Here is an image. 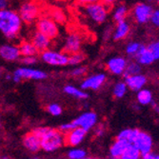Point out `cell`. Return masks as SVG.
<instances>
[{
	"label": "cell",
	"instance_id": "1",
	"mask_svg": "<svg viewBox=\"0 0 159 159\" xmlns=\"http://www.w3.org/2000/svg\"><path fill=\"white\" fill-rule=\"evenodd\" d=\"M23 28V21L18 11L5 9L0 11V33L8 40L16 39Z\"/></svg>",
	"mask_w": 159,
	"mask_h": 159
},
{
	"label": "cell",
	"instance_id": "2",
	"mask_svg": "<svg viewBox=\"0 0 159 159\" xmlns=\"http://www.w3.org/2000/svg\"><path fill=\"white\" fill-rule=\"evenodd\" d=\"M41 150L45 152H55L64 147L65 134L59 131V129H53L48 127L46 133L40 137Z\"/></svg>",
	"mask_w": 159,
	"mask_h": 159
},
{
	"label": "cell",
	"instance_id": "3",
	"mask_svg": "<svg viewBox=\"0 0 159 159\" xmlns=\"http://www.w3.org/2000/svg\"><path fill=\"white\" fill-rule=\"evenodd\" d=\"M48 77L46 71L33 67H20L11 74V80L19 83L22 80H44Z\"/></svg>",
	"mask_w": 159,
	"mask_h": 159
},
{
	"label": "cell",
	"instance_id": "4",
	"mask_svg": "<svg viewBox=\"0 0 159 159\" xmlns=\"http://www.w3.org/2000/svg\"><path fill=\"white\" fill-rule=\"evenodd\" d=\"M85 16L95 24L104 23L109 16V7L102 1L84 6Z\"/></svg>",
	"mask_w": 159,
	"mask_h": 159
},
{
	"label": "cell",
	"instance_id": "5",
	"mask_svg": "<svg viewBox=\"0 0 159 159\" xmlns=\"http://www.w3.org/2000/svg\"><path fill=\"white\" fill-rule=\"evenodd\" d=\"M19 16L25 24H33L41 16V8L35 1L23 2L17 11Z\"/></svg>",
	"mask_w": 159,
	"mask_h": 159
},
{
	"label": "cell",
	"instance_id": "6",
	"mask_svg": "<svg viewBox=\"0 0 159 159\" xmlns=\"http://www.w3.org/2000/svg\"><path fill=\"white\" fill-rule=\"evenodd\" d=\"M41 60L52 67H64L69 65V54L63 51L48 49L40 52Z\"/></svg>",
	"mask_w": 159,
	"mask_h": 159
},
{
	"label": "cell",
	"instance_id": "7",
	"mask_svg": "<svg viewBox=\"0 0 159 159\" xmlns=\"http://www.w3.org/2000/svg\"><path fill=\"white\" fill-rule=\"evenodd\" d=\"M35 29L51 39H55L59 35L58 23H56L50 16H40L35 22Z\"/></svg>",
	"mask_w": 159,
	"mask_h": 159
},
{
	"label": "cell",
	"instance_id": "8",
	"mask_svg": "<svg viewBox=\"0 0 159 159\" xmlns=\"http://www.w3.org/2000/svg\"><path fill=\"white\" fill-rule=\"evenodd\" d=\"M107 75L104 73H97L87 76L81 82V89L85 91H97L105 84Z\"/></svg>",
	"mask_w": 159,
	"mask_h": 159
},
{
	"label": "cell",
	"instance_id": "9",
	"mask_svg": "<svg viewBox=\"0 0 159 159\" xmlns=\"http://www.w3.org/2000/svg\"><path fill=\"white\" fill-rule=\"evenodd\" d=\"M21 52L19 45L12 43H5L0 46V57L7 62H16L20 60Z\"/></svg>",
	"mask_w": 159,
	"mask_h": 159
},
{
	"label": "cell",
	"instance_id": "10",
	"mask_svg": "<svg viewBox=\"0 0 159 159\" xmlns=\"http://www.w3.org/2000/svg\"><path fill=\"white\" fill-rule=\"evenodd\" d=\"M97 114L93 111H85L73 121L75 127H79L84 129L86 132H89L94 128L97 124Z\"/></svg>",
	"mask_w": 159,
	"mask_h": 159
},
{
	"label": "cell",
	"instance_id": "11",
	"mask_svg": "<svg viewBox=\"0 0 159 159\" xmlns=\"http://www.w3.org/2000/svg\"><path fill=\"white\" fill-rule=\"evenodd\" d=\"M133 143L139 150L141 153V157L152 151V147H153L152 137L145 132L139 131Z\"/></svg>",
	"mask_w": 159,
	"mask_h": 159
},
{
	"label": "cell",
	"instance_id": "12",
	"mask_svg": "<svg viewBox=\"0 0 159 159\" xmlns=\"http://www.w3.org/2000/svg\"><path fill=\"white\" fill-rule=\"evenodd\" d=\"M153 8L148 3H138L134 6L133 16L138 24H146L150 21Z\"/></svg>",
	"mask_w": 159,
	"mask_h": 159
},
{
	"label": "cell",
	"instance_id": "13",
	"mask_svg": "<svg viewBox=\"0 0 159 159\" xmlns=\"http://www.w3.org/2000/svg\"><path fill=\"white\" fill-rule=\"evenodd\" d=\"M87 133L84 129L75 127L67 134H65V144L70 147H77L85 140Z\"/></svg>",
	"mask_w": 159,
	"mask_h": 159
},
{
	"label": "cell",
	"instance_id": "14",
	"mask_svg": "<svg viewBox=\"0 0 159 159\" xmlns=\"http://www.w3.org/2000/svg\"><path fill=\"white\" fill-rule=\"evenodd\" d=\"M128 61L123 56H113L106 63V68L109 73L114 75H123Z\"/></svg>",
	"mask_w": 159,
	"mask_h": 159
},
{
	"label": "cell",
	"instance_id": "15",
	"mask_svg": "<svg viewBox=\"0 0 159 159\" xmlns=\"http://www.w3.org/2000/svg\"><path fill=\"white\" fill-rule=\"evenodd\" d=\"M82 46V37L76 33H71L67 35L63 44V52L68 54H71L80 52Z\"/></svg>",
	"mask_w": 159,
	"mask_h": 159
},
{
	"label": "cell",
	"instance_id": "16",
	"mask_svg": "<svg viewBox=\"0 0 159 159\" xmlns=\"http://www.w3.org/2000/svg\"><path fill=\"white\" fill-rule=\"evenodd\" d=\"M22 145L28 152L32 153H36L41 150L40 137L32 131L23 136Z\"/></svg>",
	"mask_w": 159,
	"mask_h": 159
},
{
	"label": "cell",
	"instance_id": "17",
	"mask_svg": "<svg viewBox=\"0 0 159 159\" xmlns=\"http://www.w3.org/2000/svg\"><path fill=\"white\" fill-rule=\"evenodd\" d=\"M31 41L33 42V44L35 46L37 51L39 52H41L43 51H46V50L51 48L52 39H51L50 37H48L44 34H42L40 32H38L37 30H35V32H34L32 34Z\"/></svg>",
	"mask_w": 159,
	"mask_h": 159
},
{
	"label": "cell",
	"instance_id": "18",
	"mask_svg": "<svg viewBox=\"0 0 159 159\" xmlns=\"http://www.w3.org/2000/svg\"><path fill=\"white\" fill-rule=\"evenodd\" d=\"M125 82L129 90L137 92L143 88H145V85L147 84V77L140 73L134 75L125 77Z\"/></svg>",
	"mask_w": 159,
	"mask_h": 159
},
{
	"label": "cell",
	"instance_id": "19",
	"mask_svg": "<svg viewBox=\"0 0 159 159\" xmlns=\"http://www.w3.org/2000/svg\"><path fill=\"white\" fill-rule=\"evenodd\" d=\"M131 32V26L126 21H119L116 24V27L112 31V39L114 41H120L125 39Z\"/></svg>",
	"mask_w": 159,
	"mask_h": 159
},
{
	"label": "cell",
	"instance_id": "20",
	"mask_svg": "<svg viewBox=\"0 0 159 159\" xmlns=\"http://www.w3.org/2000/svg\"><path fill=\"white\" fill-rule=\"evenodd\" d=\"M128 144H129L128 142L116 138V140H115L110 147V151H109L110 157L113 159H121L122 154L124 153Z\"/></svg>",
	"mask_w": 159,
	"mask_h": 159
},
{
	"label": "cell",
	"instance_id": "21",
	"mask_svg": "<svg viewBox=\"0 0 159 159\" xmlns=\"http://www.w3.org/2000/svg\"><path fill=\"white\" fill-rule=\"evenodd\" d=\"M134 59L141 66H149V65H152L155 61L153 54L151 52V51L146 46L142 47L141 51L138 52V54L136 55V57Z\"/></svg>",
	"mask_w": 159,
	"mask_h": 159
},
{
	"label": "cell",
	"instance_id": "22",
	"mask_svg": "<svg viewBox=\"0 0 159 159\" xmlns=\"http://www.w3.org/2000/svg\"><path fill=\"white\" fill-rule=\"evenodd\" d=\"M63 91L66 94L79 100H86L89 97L88 93H86L85 90L81 88H77V87L73 85H66L63 88Z\"/></svg>",
	"mask_w": 159,
	"mask_h": 159
},
{
	"label": "cell",
	"instance_id": "23",
	"mask_svg": "<svg viewBox=\"0 0 159 159\" xmlns=\"http://www.w3.org/2000/svg\"><path fill=\"white\" fill-rule=\"evenodd\" d=\"M136 100L139 105H142V106L151 105L153 102L152 93L148 89L143 88L136 92Z\"/></svg>",
	"mask_w": 159,
	"mask_h": 159
},
{
	"label": "cell",
	"instance_id": "24",
	"mask_svg": "<svg viewBox=\"0 0 159 159\" xmlns=\"http://www.w3.org/2000/svg\"><path fill=\"white\" fill-rule=\"evenodd\" d=\"M19 49H20V52H21L22 56L37 55V53L39 52L31 40H23V41H21L20 44H19Z\"/></svg>",
	"mask_w": 159,
	"mask_h": 159
},
{
	"label": "cell",
	"instance_id": "25",
	"mask_svg": "<svg viewBox=\"0 0 159 159\" xmlns=\"http://www.w3.org/2000/svg\"><path fill=\"white\" fill-rule=\"evenodd\" d=\"M140 157L141 153L136 146L134 143H129L125 149L124 153L122 154L121 159H138Z\"/></svg>",
	"mask_w": 159,
	"mask_h": 159
},
{
	"label": "cell",
	"instance_id": "26",
	"mask_svg": "<svg viewBox=\"0 0 159 159\" xmlns=\"http://www.w3.org/2000/svg\"><path fill=\"white\" fill-rule=\"evenodd\" d=\"M139 129H125L117 134V139L126 141L128 143H133L134 138L136 137Z\"/></svg>",
	"mask_w": 159,
	"mask_h": 159
},
{
	"label": "cell",
	"instance_id": "27",
	"mask_svg": "<svg viewBox=\"0 0 159 159\" xmlns=\"http://www.w3.org/2000/svg\"><path fill=\"white\" fill-rule=\"evenodd\" d=\"M128 86L125 81H119L117 83H115L113 88H112V94L115 98H123L127 93H128Z\"/></svg>",
	"mask_w": 159,
	"mask_h": 159
},
{
	"label": "cell",
	"instance_id": "28",
	"mask_svg": "<svg viewBox=\"0 0 159 159\" xmlns=\"http://www.w3.org/2000/svg\"><path fill=\"white\" fill-rule=\"evenodd\" d=\"M128 8L125 5H118L117 7H115V9L113 10L112 12V18L115 22H119V21H123L126 20L127 16H128Z\"/></svg>",
	"mask_w": 159,
	"mask_h": 159
},
{
	"label": "cell",
	"instance_id": "29",
	"mask_svg": "<svg viewBox=\"0 0 159 159\" xmlns=\"http://www.w3.org/2000/svg\"><path fill=\"white\" fill-rule=\"evenodd\" d=\"M140 73H141V65L136 60L135 61H129V62H128V64L126 66L123 76L127 77V76L134 75H137Z\"/></svg>",
	"mask_w": 159,
	"mask_h": 159
},
{
	"label": "cell",
	"instance_id": "30",
	"mask_svg": "<svg viewBox=\"0 0 159 159\" xmlns=\"http://www.w3.org/2000/svg\"><path fill=\"white\" fill-rule=\"evenodd\" d=\"M67 157L70 159H85L88 157V152L78 147H70L67 152Z\"/></svg>",
	"mask_w": 159,
	"mask_h": 159
},
{
	"label": "cell",
	"instance_id": "31",
	"mask_svg": "<svg viewBox=\"0 0 159 159\" xmlns=\"http://www.w3.org/2000/svg\"><path fill=\"white\" fill-rule=\"evenodd\" d=\"M143 46L144 45H142L141 43L135 42V41L128 43V45L126 47V53H127V55L129 56V57H132V58H135L136 55L141 51Z\"/></svg>",
	"mask_w": 159,
	"mask_h": 159
},
{
	"label": "cell",
	"instance_id": "32",
	"mask_svg": "<svg viewBox=\"0 0 159 159\" xmlns=\"http://www.w3.org/2000/svg\"><path fill=\"white\" fill-rule=\"evenodd\" d=\"M50 16L58 24H62L66 21V14L65 12L59 9V8H54L51 11Z\"/></svg>",
	"mask_w": 159,
	"mask_h": 159
},
{
	"label": "cell",
	"instance_id": "33",
	"mask_svg": "<svg viewBox=\"0 0 159 159\" xmlns=\"http://www.w3.org/2000/svg\"><path fill=\"white\" fill-rule=\"evenodd\" d=\"M85 60V55L81 52L69 54V65L70 66H78Z\"/></svg>",
	"mask_w": 159,
	"mask_h": 159
},
{
	"label": "cell",
	"instance_id": "34",
	"mask_svg": "<svg viewBox=\"0 0 159 159\" xmlns=\"http://www.w3.org/2000/svg\"><path fill=\"white\" fill-rule=\"evenodd\" d=\"M47 111L51 115H52V116H59L63 112L62 107L57 103H51L50 105H48Z\"/></svg>",
	"mask_w": 159,
	"mask_h": 159
},
{
	"label": "cell",
	"instance_id": "35",
	"mask_svg": "<svg viewBox=\"0 0 159 159\" xmlns=\"http://www.w3.org/2000/svg\"><path fill=\"white\" fill-rule=\"evenodd\" d=\"M87 74V68L83 66H75V68L70 71V76L73 77H81L84 76Z\"/></svg>",
	"mask_w": 159,
	"mask_h": 159
},
{
	"label": "cell",
	"instance_id": "36",
	"mask_svg": "<svg viewBox=\"0 0 159 159\" xmlns=\"http://www.w3.org/2000/svg\"><path fill=\"white\" fill-rule=\"evenodd\" d=\"M21 63L24 66L27 67H33L37 62V57L36 55H27V56H21L20 58Z\"/></svg>",
	"mask_w": 159,
	"mask_h": 159
},
{
	"label": "cell",
	"instance_id": "37",
	"mask_svg": "<svg viewBox=\"0 0 159 159\" xmlns=\"http://www.w3.org/2000/svg\"><path fill=\"white\" fill-rule=\"evenodd\" d=\"M147 47L151 51V52L153 54L155 60L159 59V40H155V41L151 42Z\"/></svg>",
	"mask_w": 159,
	"mask_h": 159
},
{
	"label": "cell",
	"instance_id": "38",
	"mask_svg": "<svg viewBox=\"0 0 159 159\" xmlns=\"http://www.w3.org/2000/svg\"><path fill=\"white\" fill-rule=\"evenodd\" d=\"M150 21L152 22V24L154 27L159 29V9H156V10L152 11V16H151Z\"/></svg>",
	"mask_w": 159,
	"mask_h": 159
},
{
	"label": "cell",
	"instance_id": "39",
	"mask_svg": "<svg viewBox=\"0 0 159 159\" xmlns=\"http://www.w3.org/2000/svg\"><path fill=\"white\" fill-rule=\"evenodd\" d=\"M74 128H75V124H74L73 121H71V122H67V123H63V124L60 125L59 131L65 134L69 133L70 129H73Z\"/></svg>",
	"mask_w": 159,
	"mask_h": 159
},
{
	"label": "cell",
	"instance_id": "40",
	"mask_svg": "<svg viewBox=\"0 0 159 159\" xmlns=\"http://www.w3.org/2000/svg\"><path fill=\"white\" fill-rule=\"evenodd\" d=\"M94 135L97 136V137H102L104 134H105V132H106V129H105V126L102 125V124H99V125H95L94 128Z\"/></svg>",
	"mask_w": 159,
	"mask_h": 159
},
{
	"label": "cell",
	"instance_id": "41",
	"mask_svg": "<svg viewBox=\"0 0 159 159\" xmlns=\"http://www.w3.org/2000/svg\"><path fill=\"white\" fill-rule=\"evenodd\" d=\"M77 3L81 6H87L90 4H93V3H97V2H101L102 0H76Z\"/></svg>",
	"mask_w": 159,
	"mask_h": 159
},
{
	"label": "cell",
	"instance_id": "42",
	"mask_svg": "<svg viewBox=\"0 0 159 159\" xmlns=\"http://www.w3.org/2000/svg\"><path fill=\"white\" fill-rule=\"evenodd\" d=\"M142 158H144V159H159V154L152 151L149 153H147L146 155L142 156Z\"/></svg>",
	"mask_w": 159,
	"mask_h": 159
},
{
	"label": "cell",
	"instance_id": "43",
	"mask_svg": "<svg viewBox=\"0 0 159 159\" xmlns=\"http://www.w3.org/2000/svg\"><path fill=\"white\" fill-rule=\"evenodd\" d=\"M10 6V0H0V11L8 9Z\"/></svg>",
	"mask_w": 159,
	"mask_h": 159
},
{
	"label": "cell",
	"instance_id": "44",
	"mask_svg": "<svg viewBox=\"0 0 159 159\" xmlns=\"http://www.w3.org/2000/svg\"><path fill=\"white\" fill-rule=\"evenodd\" d=\"M110 34H111V36H112V30L111 29V27H107V28L105 29L103 38H104L105 40H108V39L110 38V36H111Z\"/></svg>",
	"mask_w": 159,
	"mask_h": 159
},
{
	"label": "cell",
	"instance_id": "45",
	"mask_svg": "<svg viewBox=\"0 0 159 159\" xmlns=\"http://www.w3.org/2000/svg\"><path fill=\"white\" fill-rule=\"evenodd\" d=\"M116 0H102V2L107 6V7H111Z\"/></svg>",
	"mask_w": 159,
	"mask_h": 159
},
{
	"label": "cell",
	"instance_id": "46",
	"mask_svg": "<svg viewBox=\"0 0 159 159\" xmlns=\"http://www.w3.org/2000/svg\"><path fill=\"white\" fill-rule=\"evenodd\" d=\"M152 108H153V110H154V111L157 113V114H159V105L158 104H156V103H152Z\"/></svg>",
	"mask_w": 159,
	"mask_h": 159
},
{
	"label": "cell",
	"instance_id": "47",
	"mask_svg": "<svg viewBox=\"0 0 159 159\" xmlns=\"http://www.w3.org/2000/svg\"><path fill=\"white\" fill-rule=\"evenodd\" d=\"M6 79L11 80V75H6Z\"/></svg>",
	"mask_w": 159,
	"mask_h": 159
},
{
	"label": "cell",
	"instance_id": "48",
	"mask_svg": "<svg viewBox=\"0 0 159 159\" xmlns=\"http://www.w3.org/2000/svg\"><path fill=\"white\" fill-rule=\"evenodd\" d=\"M154 1H155V2H156V3H157L158 5H159V0H154Z\"/></svg>",
	"mask_w": 159,
	"mask_h": 159
},
{
	"label": "cell",
	"instance_id": "49",
	"mask_svg": "<svg viewBox=\"0 0 159 159\" xmlns=\"http://www.w3.org/2000/svg\"><path fill=\"white\" fill-rule=\"evenodd\" d=\"M1 124H2V120H1V117H0V126H1Z\"/></svg>",
	"mask_w": 159,
	"mask_h": 159
},
{
	"label": "cell",
	"instance_id": "50",
	"mask_svg": "<svg viewBox=\"0 0 159 159\" xmlns=\"http://www.w3.org/2000/svg\"><path fill=\"white\" fill-rule=\"evenodd\" d=\"M1 75H2V71H1V70H0V77H1Z\"/></svg>",
	"mask_w": 159,
	"mask_h": 159
},
{
	"label": "cell",
	"instance_id": "51",
	"mask_svg": "<svg viewBox=\"0 0 159 159\" xmlns=\"http://www.w3.org/2000/svg\"><path fill=\"white\" fill-rule=\"evenodd\" d=\"M146 1H148V2H150V1H152V0H146Z\"/></svg>",
	"mask_w": 159,
	"mask_h": 159
}]
</instances>
